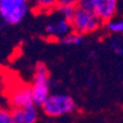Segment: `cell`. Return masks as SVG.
I'll return each mask as SVG.
<instances>
[{"label": "cell", "instance_id": "obj_1", "mask_svg": "<svg viewBox=\"0 0 123 123\" xmlns=\"http://www.w3.org/2000/svg\"><path fill=\"white\" fill-rule=\"evenodd\" d=\"M32 101L36 106H41L47 98L51 94L50 75L46 63L38 62L34 67L32 83L30 86Z\"/></svg>", "mask_w": 123, "mask_h": 123}, {"label": "cell", "instance_id": "obj_2", "mask_svg": "<svg viewBox=\"0 0 123 123\" xmlns=\"http://www.w3.org/2000/svg\"><path fill=\"white\" fill-rule=\"evenodd\" d=\"M30 11V0H0V19L6 26L19 25Z\"/></svg>", "mask_w": 123, "mask_h": 123}, {"label": "cell", "instance_id": "obj_3", "mask_svg": "<svg viewBox=\"0 0 123 123\" xmlns=\"http://www.w3.org/2000/svg\"><path fill=\"white\" fill-rule=\"evenodd\" d=\"M42 112L49 117H61L75 110V102L66 93H51L41 105Z\"/></svg>", "mask_w": 123, "mask_h": 123}, {"label": "cell", "instance_id": "obj_4", "mask_svg": "<svg viewBox=\"0 0 123 123\" xmlns=\"http://www.w3.org/2000/svg\"><path fill=\"white\" fill-rule=\"evenodd\" d=\"M70 23L72 27V31L78 34H81L83 37L98 31L103 25L93 12L86 11L78 7Z\"/></svg>", "mask_w": 123, "mask_h": 123}, {"label": "cell", "instance_id": "obj_5", "mask_svg": "<svg viewBox=\"0 0 123 123\" xmlns=\"http://www.w3.org/2000/svg\"><path fill=\"white\" fill-rule=\"evenodd\" d=\"M119 9V0H92L91 11L102 23L115 18Z\"/></svg>", "mask_w": 123, "mask_h": 123}, {"label": "cell", "instance_id": "obj_6", "mask_svg": "<svg viewBox=\"0 0 123 123\" xmlns=\"http://www.w3.org/2000/svg\"><path fill=\"white\" fill-rule=\"evenodd\" d=\"M44 31H46L48 37H52L53 39L60 40L61 38H63L64 36L71 33L72 27L70 21L59 17L57 19H55V20L50 21L49 23H47Z\"/></svg>", "mask_w": 123, "mask_h": 123}, {"label": "cell", "instance_id": "obj_7", "mask_svg": "<svg viewBox=\"0 0 123 123\" xmlns=\"http://www.w3.org/2000/svg\"><path fill=\"white\" fill-rule=\"evenodd\" d=\"M10 104L12 109L34 105L32 101L30 86H20L16 88L10 95Z\"/></svg>", "mask_w": 123, "mask_h": 123}, {"label": "cell", "instance_id": "obj_8", "mask_svg": "<svg viewBox=\"0 0 123 123\" xmlns=\"http://www.w3.org/2000/svg\"><path fill=\"white\" fill-rule=\"evenodd\" d=\"M10 111L13 123H38L39 120V112L36 105L16 108Z\"/></svg>", "mask_w": 123, "mask_h": 123}, {"label": "cell", "instance_id": "obj_9", "mask_svg": "<svg viewBox=\"0 0 123 123\" xmlns=\"http://www.w3.org/2000/svg\"><path fill=\"white\" fill-rule=\"evenodd\" d=\"M31 10L36 13H51L55 11L57 0H30Z\"/></svg>", "mask_w": 123, "mask_h": 123}, {"label": "cell", "instance_id": "obj_10", "mask_svg": "<svg viewBox=\"0 0 123 123\" xmlns=\"http://www.w3.org/2000/svg\"><path fill=\"white\" fill-rule=\"evenodd\" d=\"M105 30L108 32L112 34H115V36H121V33L123 32V21L122 19H117V18H113L111 20L106 21L102 25Z\"/></svg>", "mask_w": 123, "mask_h": 123}, {"label": "cell", "instance_id": "obj_11", "mask_svg": "<svg viewBox=\"0 0 123 123\" xmlns=\"http://www.w3.org/2000/svg\"><path fill=\"white\" fill-rule=\"evenodd\" d=\"M77 10V6H70V5H59L55 8V11L58 12L59 17L63 18L68 21H71Z\"/></svg>", "mask_w": 123, "mask_h": 123}, {"label": "cell", "instance_id": "obj_12", "mask_svg": "<svg viewBox=\"0 0 123 123\" xmlns=\"http://www.w3.org/2000/svg\"><path fill=\"white\" fill-rule=\"evenodd\" d=\"M83 40H84V37H83V36L78 34L72 31L71 33H69V34H67V36H64L63 38H61L59 41H60V43L64 44V46L72 47V46H79V44H81V43L83 42Z\"/></svg>", "mask_w": 123, "mask_h": 123}, {"label": "cell", "instance_id": "obj_13", "mask_svg": "<svg viewBox=\"0 0 123 123\" xmlns=\"http://www.w3.org/2000/svg\"><path fill=\"white\" fill-rule=\"evenodd\" d=\"M122 38L121 36H115L114 38H112L111 41H110V49L112 51L117 53L119 55H123V44H122Z\"/></svg>", "mask_w": 123, "mask_h": 123}, {"label": "cell", "instance_id": "obj_14", "mask_svg": "<svg viewBox=\"0 0 123 123\" xmlns=\"http://www.w3.org/2000/svg\"><path fill=\"white\" fill-rule=\"evenodd\" d=\"M0 123H13L11 111L2 106H0Z\"/></svg>", "mask_w": 123, "mask_h": 123}, {"label": "cell", "instance_id": "obj_15", "mask_svg": "<svg viewBox=\"0 0 123 123\" xmlns=\"http://www.w3.org/2000/svg\"><path fill=\"white\" fill-rule=\"evenodd\" d=\"M79 0H57L58 6L59 5H70V6H77Z\"/></svg>", "mask_w": 123, "mask_h": 123}, {"label": "cell", "instance_id": "obj_16", "mask_svg": "<svg viewBox=\"0 0 123 123\" xmlns=\"http://www.w3.org/2000/svg\"><path fill=\"white\" fill-rule=\"evenodd\" d=\"M42 123H55V122H42Z\"/></svg>", "mask_w": 123, "mask_h": 123}]
</instances>
